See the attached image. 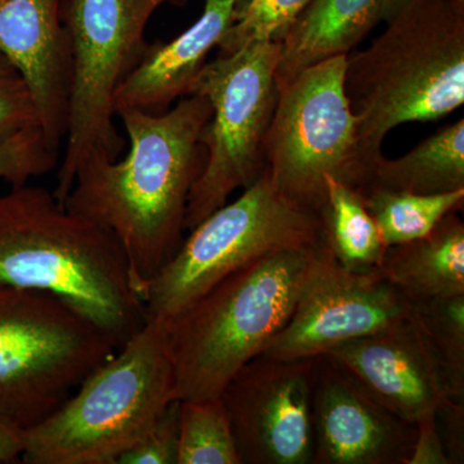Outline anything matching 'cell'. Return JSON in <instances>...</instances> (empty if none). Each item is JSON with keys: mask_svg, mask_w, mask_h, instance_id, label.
<instances>
[{"mask_svg": "<svg viewBox=\"0 0 464 464\" xmlns=\"http://www.w3.org/2000/svg\"><path fill=\"white\" fill-rule=\"evenodd\" d=\"M116 115L130 141L128 154L121 160L87 159L63 206L114 235L142 299L185 239L188 197L206 163L200 136L212 108L192 93L159 114L123 109Z\"/></svg>", "mask_w": 464, "mask_h": 464, "instance_id": "obj_1", "label": "cell"}, {"mask_svg": "<svg viewBox=\"0 0 464 464\" xmlns=\"http://www.w3.org/2000/svg\"><path fill=\"white\" fill-rule=\"evenodd\" d=\"M0 285L51 293L121 346L146 323L114 235L41 186L0 195Z\"/></svg>", "mask_w": 464, "mask_h": 464, "instance_id": "obj_2", "label": "cell"}, {"mask_svg": "<svg viewBox=\"0 0 464 464\" xmlns=\"http://www.w3.org/2000/svg\"><path fill=\"white\" fill-rule=\"evenodd\" d=\"M364 51L351 52L344 88L373 170L391 130L438 121L464 103V0H409Z\"/></svg>", "mask_w": 464, "mask_h": 464, "instance_id": "obj_3", "label": "cell"}, {"mask_svg": "<svg viewBox=\"0 0 464 464\" xmlns=\"http://www.w3.org/2000/svg\"><path fill=\"white\" fill-rule=\"evenodd\" d=\"M323 246L258 259L166 320L176 400L219 398L232 377L265 353L288 323Z\"/></svg>", "mask_w": 464, "mask_h": 464, "instance_id": "obj_4", "label": "cell"}, {"mask_svg": "<svg viewBox=\"0 0 464 464\" xmlns=\"http://www.w3.org/2000/svg\"><path fill=\"white\" fill-rule=\"evenodd\" d=\"M166 319H146L50 417L25 431L27 464H116L174 401Z\"/></svg>", "mask_w": 464, "mask_h": 464, "instance_id": "obj_5", "label": "cell"}, {"mask_svg": "<svg viewBox=\"0 0 464 464\" xmlns=\"http://www.w3.org/2000/svg\"><path fill=\"white\" fill-rule=\"evenodd\" d=\"M121 347L56 295L0 285V420L41 423Z\"/></svg>", "mask_w": 464, "mask_h": 464, "instance_id": "obj_6", "label": "cell"}, {"mask_svg": "<svg viewBox=\"0 0 464 464\" xmlns=\"http://www.w3.org/2000/svg\"><path fill=\"white\" fill-rule=\"evenodd\" d=\"M188 232L146 286V319H170L228 275L258 259L324 244L319 215L285 199L266 169L237 200Z\"/></svg>", "mask_w": 464, "mask_h": 464, "instance_id": "obj_7", "label": "cell"}, {"mask_svg": "<svg viewBox=\"0 0 464 464\" xmlns=\"http://www.w3.org/2000/svg\"><path fill=\"white\" fill-rule=\"evenodd\" d=\"M182 0H65L63 23L72 47V87L65 151L53 194L63 204L79 167L91 157L118 159L114 97L141 63L149 21L159 8Z\"/></svg>", "mask_w": 464, "mask_h": 464, "instance_id": "obj_8", "label": "cell"}, {"mask_svg": "<svg viewBox=\"0 0 464 464\" xmlns=\"http://www.w3.org/2000/svg\"><path fill=\"white\" fill-rule=\"evenodd\" d=\"M346 61L329 58L282 88L265 139V169L275 188L317 215L325 201L326 176L356 188L373 176L344 88Z\"/></svg>", "mask_w": 464, "mask_h": 464, "instance_id": "obj_9", "label": "cell"}, {"mask_svg": "<svg viewBox=\"0 0 464 464\" xmlns=\"http://www.w3.org/2000/svg\"><path fill=\"white\" fill-rule=\"evenodd\" d=\"M279 42H256L208 61L192 93L206 97L212 115L200 143L206 163L188 197L186 231L246 188L265 169L266 134L276 106Z\"/></svg>", "mask_w": 464, "mask_h": 464, "instance_id": "obj_10", "label": "cell"}, {"mask_svg": "<svg viewBox=\"0 0 464 464\" xmlns=\"http://www.w3.org/2000/svg\"><path fill=\"white\" fill-rule=\"evenodd\" d=\"M411 308V299L380 273L346 270L324 244L311 262L288 323L264 355L314 359L409 319Z\"/></svg>", "mask_w": 464, "mask_h": 464, "instance_id": "obj_11", "label": "cell"}, {"mask_svg": "<svg viewBox=\"0 0 464 464\" xmlns=\"http://www.w3.org/2000/svg\"><path fill=\"white\" fill-rule=\"evenodd\" d=\"M314 359L264 353L243 366L222 391L240 464H313Z\"/></svg>", "mask_w": 464, "mask_h": 464, "instance_id": "obj_12", "label": "cell"}, {"mask_svg": "<svg viewBox=\"0 0 464 464\" xmlns=\"http://www.w3.org/2000/svg\"><path fill=\"white\" fill-rule=\"evenodd\" d=\"M324 355L406 422L417 423L449 400H464L411 316Z\"/></svg>", "mask_w": 464, "mask_h": 464, "instance_id": "obj_13", "label": "cell"}, {"mask_svg": "<svg viewBox=\"0 0 464 464\" xmlns=\"http://www.w3.org/2000/svg\"><path fill=\"white\" fill-rule=\"evenodd\" d=\"M311 423L313 464H406L417 433L325 355L314 364Z\"/></svg>", "mask_w": 464, "mask_h": 464, "instance_id": "obj_14", "label": "cell"}, {"mask_svg": "<svg viewBox=\"0 0 464 464\" xmlns=\"http://www.w3.org/2000/svg\"><path fill=\"white\" fill-rule=\"evenodd\" d=\"M65 0H0V53L26 82L51 150L66 136L72 47L63 23Z\"/></svg>", "mask_w": 464, "mask_h": 464, "instance_id": "obj_15", "label": "cell"}, {"mask_svg": "<svg viewBox=\"0 0 464 464\" xmlns=\"http://www.w3.org/2000/svg\"><path fill=\"white\" fill-rule=\"evenodd\" d=\"M240 0H206L203 14L168 43L149 45L145 56L115 92V112L139 109L159 114L191 94L195 81L234 23Z\"/></svg>", "mask_w": 464, "mask_h": 464, "instance_id": "obj_16", "label": "cell"}, {"mask_svg": "<svg viewBox=\"0 0 464 464\" xmlns=\"http://www.w3.org/2000/svg\"><path fill=\"white\" fill-rule=\"evenodd\" d=\"M380 21L381 0H311L279 42L277 90L308 67L348 56Z\"/></svg>", "mask_w": 464, "mask_h": 464, "instance_id": "obj_17", "label": "cell"}, {"mask_svg": "<svg viewBox=\"0 0 464 464\" xmlns=\"http://www.w3.org/2000/svg\"><path fill=\"white\" fill-rule=\"evenodd\" d=\"M411 302L464 295V224L450 213L426 237L389 246L380 271Z\"/></svg>", "mask_w": 464, "mask_h": 464, "instance_id": "obj_18", "label": "cell"}, {"mask_svg": "<svg viewBox=\"0 0 464 464\" xmlns=\"http://www.w3.org/2000/svg\"><path fill=\"white\" fill-rule=\"evenodd\" d=\"M371 183L423 195L463 190L464 119L436 130L401 158L378 159Z\"/></svg>", "mask_w": 464, "mask_h": 464, "instance_id": "obj_19", "label": "cell"}, {"mask_svg": "<svg viewBox=\"0 0 464 464\" xmlns=\"http://www.w3.org/2000/svg\"><path fill=\"white\" fill-rule=\"evenodd\" d=\"M319 218L324 244L338 265L353 273L380 271L387 246L359 188L326 176Z\"/></svg>", "mask_w": 464, "mask_h": 464, "instance_id": "obj_20", "label": "cell"}, {"mask_svg": "<svg viewBox=\"0 0 464 464\" xmlns=\"http://www.w3.org/2000/svg\"><path fill=\"white\" fill-rule=\"evenodd\" d=\"M359 190L387 248L426 237L442 218L464 206V188L423 195L371 183Z\"/></svg>", "mask_w": 464, "mask_h": 464, "instance_id": "obj_21", "label": "cell"}, {"mask_svg": "<svg viewBox=\"0 0 464 464\" xmlns=\"http://www.w3.org/2000/svg\"><path fill=\"white\" fill-rule=\"evenodd\" d=\"M177 464H240L221 398L179 400Z\"/></svg>", "mask_w": 464, "mask_h": 464, "instance_id": "obj_22", "label": "cell"}, {"mask_svg": "<svg viewBox=\"0 0 464 464\" xmlns=\"http://www.w3.org/2000/svg\"><path fill=\"white\" fill-rule=\"evenodd\" d=\"M411 319L458 392L464 395V295L411 302Z\"/></svg>", "mask_w": 464, "mask_h": 464, "instance_id": "obj_23", "label": "cell"}, {"mask_svg": "<svg viewBox=\"0 0 464 464\" xmlns=\"http://www.w3.org/2000/svg\"><path fill=\"white\" fill-rule=\"evenodd\" d=\"M311 0H240L218 54L234 53L256 42H280Z\"/></svg>", "mask_w": 464, "mask_h": 464, "instance_id": "obj_24", "label": "cell"}, {"mask_svg": "<svg viewBox=\"0 0 464 464\" xmlns=\"http://www.w3.org/2000/svg\"><path fill=\"white\" fill-rule=\"evenodd\" d=\"M58 154L52 151L41 127H33L0 145V181L25 185L34 177L52 172Z\"/></svg>", "mask_w": 464, "mask_h": 464, "instance_id": "obj_25", "label": "cell"}, {"mask_svg": "<svg viewBox=\"0 0 464 464\" xmlns=\"http://www.w3.org/2000/svg\"><path fill=\"white\" fill-rule=\"evenodd\" d=\"M33 127H41L26 82L0 53V145Z\"/></svg>", "mask_w": 464, "mask_h": 464, "instance_id": "obj_26", "label": "cell"}, {"mask_svg": "<svg viewBox=\"0 0 464 464\" xmlns=\"http://www.w3.org/2000/svg\"><path fill=\"white\" fill-rule=\"evenodd\" d=\"M179 400H174L139 441L124 451L116 464H177Z\"/></svg>", "mask_w": 464, "mask_h": 464, "instance_id": "obj_27", "label": "cell"}, {"mask_svg": "<svg viewBox=\"0 0 464 464\" xmlns=\"http://www.w3.org/2000/svg\"><path fill=\"white\" fill-rule=\"evenodd\" d=\"M415 424L413 450L406 464H451L440 436L436 411L424 415Z\"/></svg>", "mask_w": 464, "mask_h": 464, "instance_id": "obj_28", "label": "cell"}, {"mask_svg": "<svg viewBox=\"0 0 464 464\" xmlns=\"http://www.w3.org/2000/svg\"><path fill=\"white\" fill-rule=\"evenodd\" d=\"M436 414L442 418V430H439L445 450L451 464L463 463V400H449L440 406Z\"/></svg>", "mask_w": 464, "mask_h": 464, "instance_id": "obj_29", "label": "cell"}, {"mask_svg": "<svg viewBox=\"0 0 464 464\" xmlns=\"http://www.w3.org/2000/svg\"><path fill=\"white\" fill-rule=\"evenodd\" d=\"M25 431L0 420V464L23 462Z\"/></svg>", "mask_w": 464, "mask_h": 464, "instance_id": "obj_30", "label": "cell"}, {"mask_svg": "<svg viewBox=\"0 0 464 464\" xmlns=\"http://www.w3.org/2000/svg\"><path fill=\"white\" fill-rule=\"evenodd\" d=\"M409 0H381L382 20L390 21Z\"/></svg>", "mask_w": 464, "mask_h": 464, "instance_id": "obj_31", "label": "cell"}]
</instances>
